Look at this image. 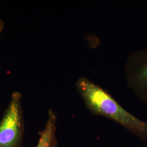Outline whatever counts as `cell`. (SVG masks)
Wrapping results in <instances>:
<instances>
[{"mask_svg": "<svg viewBox=\"0 0 147 147\" xmlns=\"http://www.w3.org/2000/svg\"><path fill=\"white\" fill-rule=\"evenodd\" d=\"M76 89L88 110L114 121L139 138L147 140V122L125 110L106 90L84 77L78 79Z\"/></svg>", "mask_w": 147, "mask_h": 147, "instance_id": "cell-1", "label": "cell"}, {"mask_svg": "<svg viewBox=\"0 0 147 147\" xmlns=\"http://www.w3.org/2000/svg\"><path fill=\"white\" fill-rule=\"evenodd\" d=\"M24 135L22 94L16 92L0 121V147H21Z\"/></svg>", "mask_w": 147, "mask_h": 147, "instance_id": "cell-2", "label": "cell"}, {"mask_svg": "<svg viewBox=\"0 0 147 147\" xmlns=\"http://www.w3.org/2000/svg\"><path fill=\"white\" fill-rule=\"evenodd\" d=\"M124 73L128 87L147 104V50L134 51L126 60Z\"/></svg>", "mask_w": 147, "mask_h": 147, "instance_id": "cell-3", "label": "cell"}, {"mask_svg": "<svg viewBox=\"0 0 147 147\" xmlns=\"http://www.w3.org/2000/svg\"><path fill=\"white\" fill-rule=\"evenodd\" d=\"M56 123L57 116L52 109H50L45 126L40 132L36 147H57V141L56 136Z\"/></svg>", "mask_w": 147, "mask_h": 147, "instance_id": "cell-4", "label": "cell"}, {"mask_svg": "<svg viewBox=\"0 0 147 147\" xmlns=\"http://www.w3.org/2000/svg\"><path fill=\"white\" fill-rule=\"evenodd\" d=\"M4 25H5L4 22L0 19V34L2 33V32L4 28Z\"/></svg>", "mask_w": 147, "mask_h": 147, "instance_id": "cell-5", "label": "cell"}]
</instances>
